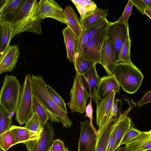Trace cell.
<instances>
[{
  "mask_svg": "<svg viewBox=\"0 0 151 151\" xmlns=\"http://www.w3.org/2000/svg\"><path fill=\"white\" fill-rule=\"evenodd\" d=\"M9 130L12 132L17 144L20 143L25 144L29 140L30 131L24 126L12 125Z\"/></svg>",
  "mask_w": 151,
  "mask_h": 151,
  "instance_id": "cell-26",
  "label": "cell"
},
{
  "mask_svg": "<svg viewBox=\"0 0 151 151\" xmlns=\"http://www.w3.org/2000/svg\"><path fill=\"white\" fill-rule=\"evenodd\" d=\"M32 96L31 76L30 74H27L21 86L16 112L15 119L20 125L25 124L34 112L32 108Z\"/></svg>",
  "mask_w": 151,
  "mask_h": 151,
  "instance_id": "cell-5",
  "label": "cell"
},
{
  "mask_svg": "<svg viewBox=\"0 0 151 151\" xmlns=\"http://www.w3.org/2000/svg\"><path fill=\"white\" fill-rule=\"evenodd\" d=\"M0 94V105L9 114L16 112L21 86L15 76L6 75L4 77Z\"/></svg>",
  "mask_w": 151,
  "mask_h": 151,
  "instance_id": "cell-4",
  "label": "cell"
},
{
  "mask_svg": "<svg viewBox=\"0 0 151 151\" xmlns=\"http://www.w3.org/2000/svg\"><path fill=\"white\" fill-rule=\"evenodd\" d=\"M80 123L78 151H95L97 135L91 128L90 121L86 120Z\"/></svg>",
  "mask_w": 151,
  "mask_h": 151,
  "instance_id": "cell-11",
  "label": "cell"
},
{
  "mask_svg": "<svg viewBox=\"0 0 151 151\" xmlns=\"http://www.w3.org/2000/svg\"><path fill=\"white\" fill-rule=\"evenodd\" d=\"M26 0H2L0 7V19L10 22L22 9Z\"/></svg>",
  "mask_w": 151,
  "mask_h": 151,
  "instance_id": "cell-18",
  "label": "cell"
},
{
  "mask_svg": "<svg viewBox=\"0 0 151 151\" xmlns=\"http://www.w3.org/2000/svg\"><path fill=\"white\" fill-rule=\"evenodd\" d=\"M25 124L24 127L29 131L30 132V140L25 144L28 151H34L40 135L43 131L44 126L35 112H34Z\"/></svg>",
  "mask_w": 151,
  "mask_h": 151,
  "instance_id": "cell-13",
  "label": "cell"
},
{
  "mask_svg": "<svg viewBox=\"0 0 151 151\" xmlns=\"http://www.w3.org/2000/svg\"><path fill=\"white\" fill-rule=\"evenodd\" d=\"M138 10L142 14H145V10L146 9L145 5L142 0H131Z\"/></svg>",
  "mask_w": 151,
  "mask_h": 151,
  "instance_id": "cell-42",
  "label": "cell"
},
{
  "mask_svg": "<svg viewBox=\"0 0 151 151\" xmlns=\"http://www.w3.org/2000/svg\"><path fill=\"white\" fill-rule=\"evenodd\" d=\"M131 45V40L129 33L120 51L117 60L118 63L121 62L127 64H133L130 58Z\"/></svg>",
  "mask_w": 151,
  "mask_h": 151,
  "instance_id": "cell-31",
  "label": "cell"
},
{
  "mask_svg": "<svg viewBox=\"0 0 151 151\" xmlns=\"http://www.w3.org/2000/svg\"><path fill=\"white\" fill-rule=\"evenodd\" d=\"M75 6L79 5L90 8L97 9V5L93 1L89 0H71Z\"/></svg>",
  "mask_w": 151,
  "mask_h": 151,
  "instance_id": "cell-39",
  "label": "cell"
},
{
  "mask_svg": "<svg viewBox=\"0 0 151 151\" xmlns=\"http://www.w3.org/2000/svg\"><path fill=\"white\" fill-rule=\"evenodd\" d=\"M95 64L86 74L81 76L82 83L90 97L93 96L94 89L101 79L98 75Z\"/></svg>",
  "mask_w": 151,
  "mask_h": 151,
  "instance_id": "cell-22",
  "label": "cell"
},
{
  "mask_svg": "<svg viewBox=\"0 0 151 151\" xmlns=\"http://www.w3.org/2000/svg\"><path fill=\"white\" fill-rule=\"evenodd\" d=\"M113 76L123 90L130 94L137 91L144 78L141 71L133 64L122 62L116 65Z\"/></svg>",
  "mask_w": 151,
  "mask_h": 151,
  "instance_id": "cell-3",
  "label": "cell"
},
{
  "mask_svg": "<svg viewBox=\"0 0 151 151\" xmlns=\"http://www.w3.org/2000/svg\"><path fill=\"white\" fill-rule=\"evenodd\" d=\"M116 93L113 92L107 97L97 102L96 111V125L98 131L100 130L111 118V112L113 103L114 100Z\"/></svg>",
  "mask_w": 151,
  "mask_h": 151,
  "instance_id": "cell-12",
  "label": "cell"
},
{
  "mask_svg": "<svg viewBox=\"0 0 151 151\" xmlns=\"http://www.w3.org/2000/svg\"><path fill=\"white\" fill-rule=\"evenodd\" d=\"M32 108L34 112H35L40 121L44 126L50 119L47 111L37 98L33 94Z\"/></svg>",
  "mask_w": 151,
  "mask_h": 151,
  "instance_id": "cell-29",
  "label": "cell"
},
{
  "mask_svg": "<svg viewBox=\"0 0 151 151\" xmlns=\"http://www.w3.org/2000/svg\"><path fill=\"white\" fill-rule=\"evenodd\" d=\"M151 102V90L146 92L142 98L137 102V105L139 107Z\"/></svg>",
  "mask_w": 151,
  "mask_h": 151,
  "instance_id": "cell-40",
  "label": "cell"
},
{
  "mask_svg": "<svg viewBox=\"0 0 151 151\" xmlns=\"http://www.w3.org/2000/svg\"><path fill=\"white\" fill-rule=\"evenodd\" d=\"M120 86L113 76L108 75L101 78L94 89L93 101L96 103L113 92L119 93Z\"/></svg>",
  "mask_w": 151,
  "mask_h": 151,
  "instance_id": "cell-8",
  "label": "cell"
},
{
  "mask_svg": "<svg viewBox=\"0 0 151 151\" xmlns=\"http://www.w3.org/2000/svg\"><path fill=\"white\" fill-rule=\"evenodd\" d=\"M145 14L148 16L151 19V11L149 9H146L145 11Z\"/></svg>",
  "mask_w": 151,
  "mask_h": 151,
  "instance_id": "cell-47",
  "label": "cell"
},
{
  "mask_svg": "<svg viewBox=\"0 0 151 151\" xmlns=\"http://www.w3.org/2000/svg\"><path fill=\"white\" fill-rule=\"evenodd\" d=\"M47 151H69V150L67 147L64 150H58L53 149L50 147Z\"/></svg>",
  "mask_w": 151,
  "mask_h": 151,
  "instance_id": "cell-46",
  "label": "cell"
},
{
  "mask_svg": "<svg viewBox=\"0 0 151 151\" xmlns=\"http://www.w3.org/2000/svg\"><path fill=\"white\" fill-rule=\"evenodd\" d=\"M130 109L119 114L116 122L114 133L115 144L114 151L118 149L121 145L122 139L127 132L130 128L131 119L127 116Z\"/></svg>",
  "mask_w": 151,
  "mask_h": 151,
  "instance_id": "cell-16",
  "label": "cell"
},
{
  "mask_svg": "<svg viewBox=\"0 0 151 151\" xmlns=\"http://www.w3.org/2000/svg\"><path fill=\"white\" fill-rule=\"evenodd\" d=\"M115 130V127L113 134L109 140L106 151H114L115 144V141L114 136Z\"/></svg>",
  "mask_w": 151,
  "mask_h": 151,
  "instance_id": "cell-44",
  "label": "cell"
},
{
  "mask_svg": "<svg viewBox=\"0 0 151 151\" xmlns=\"http://www.w3.org/2000/svg\"><path fill=\"white\" fill-rule=\"evenodd\" d=\"M117 151H129L126 147V146H124L118 149Z\"/></svg>",
  "mask_w": 151,
  "mask_h": 151,
  "instance_id": "cell-48",
  "label": "cell"
},
{
  "mask_svg": "<svg viewBox=\"0 0 151 151\" xmlns=\"http://www.w3.org/2000/svg\"><path fill=\"white\" fill-rule=\"evenodd\" d=\"M67 26L69 27L77 37L81 35L83 28L73 8L68 5L64 9Z\"/></svg>",
  "mask_w": 151,
  "mask_h": 151,
  "instance_id": "cell-24",
  "label": "cell"
},
{
  "mask_svg": "<svg viewBox=\"0 0 151 151\" xmlns=\"http://www.w3.org/2000/svg\"><path fill=\"white\" fill-rule=\"evenodd\" d=\"M147 151H151V149L149 150H147Z\"/></svg>",
  "mask_w": 151,
  "mask_h": 151,
  "instance_id": "cell-49",
  "label": "cell"
},
{
  "mask_svg": "<svg viewBox=\"0 0 151 151\" xmlns=\"http://www.w3.org/2000/svg\"><path fill=\"white\" fill-rule=\"evenodd\" d=\"M145 4L147 9H151V0H142Z\"/></svg>",
  "mask_w": 151,
  "mask_h": 151,
  "instance_id": "cell-45",
  "label": "cell"
},
{
  "mask_svg": "<svg viewBox=\"0 0 151 151\" xmlns=\"http://www.w3.org/2000/svg\"><path fill=\"white\" fill-rule=\"evenodd\" d=\"M108 13V9H103L98 8L93 13L80 21V24L82 28L87 29L100 20L106 18Z\"/></svg>",
  "mask_w": 151,
  "mask_h": 151,
  "instance_id": "cell-25",
  "label": "cell"
},
{
  "mask_svg": "<svg viewBox=\"0 0 151 151\" xmlns=\"http://www.w3.org/2000/svg\"><path fill=\"white\" fill-rule=\"evenodd\" d=\"M118 118L110 119L100 130H98L95 151H106L109 140L114 130Z\"/></svg>",
  "mask_w": 151,
  "mask_h": 151,
  "instance_id": "cell-17",
  "label": "cell"
},
{
  "mask_svg": "<svg viewBox=\"0 0 151 151\" xmlns=\"http://www.w3.org/2000/svg\"><path fill=\"white\" fill-rule=\"evenodd\" d=\"M39 2V15L43 20L51 18L67 25L64 10L53 0H40Z\"/></svg>",
  "mask_w": 151,
  "mask_h": 151,
  "instance_id": "cell-9",
  "label": "cell"
},
{
  "mask_svg": "<svg viewBox=\"0 0 151 151\" xmlns=\"http://www.w3.org/2000/svg\"><path fill=\"white\" fill-rule=\"evenodd\" d=\"M88 40L87 29L83 28L81 34L79 37H76L75 42V58L80 55Z\"/></svg>",
  "mask_w": 151,
  "mask_h": 151,
  "instance_id": "cell-33",
  "label": "cell"
},
{
  "mask_svg": "<svg viewBox=\"0 0 151 151\" xmlns=\"http://www.w3.org/2000/svg\"><path fill=\"white\" fill-rule=\"evenodd\" d=\"M129 33V25L117 21L111 22L108 27L106 37L114 49L117 62L121 48Z\"/></svg>",
  "mask_w": 151,
  "mask_h": 151,
  "instance_id": "cell-7",
  "label": "cell"
},
{
  "mask_svg": "<svg viewBox=\"0 0 151 151\" xmlns=\"http://www.w3.org/2000/svg\"><path fill=\"white\" fill-rule=\"evenodd\" d=\"M70 96V100L67 104L71 112L84 113L90 95L83 85L81 76L76 71Z\"/></svg>",
  "mask_w": 151,
  "mask_h": 151,
  "instance_id": "cell-6",
  "label": "cell"
},
{
  "mask_svg": "<svg viewBox=\"0 0 151 151\" xmlns=\"http://www.w3.org/2000/svg\"><path fill=\"white\" fill-rule=\"evenodd\" d=\"M133 6V4L131 0H129L127 4L125 7L123 13L117 21L123 23L126 25H128V20L131 14Z\"/></svg>",
  "mask_w": 151,
  "mask_h": 151,
  "instance_id": "cell-35",
  "label": "cell"
},
{
  "mask_svg": "<svg viewBox=\"0 0 151 151\" xmlns=\"http://www.w3.org/2000/svg\"><path fill=\"white\" fill-rule=\"evenodd\" d=\"M107 28L99 35L88 40L80 55L96 64H100L101 51L106 37Z\"/></svg>",
  "mask_w": 151,
  "mask_h": 151,
  "instance_id": "cell-10",
  "label": "cell"
},
{
  "mask_svg": "<svg viewBox=\"0 0 151 151\" xmlns=\"http://www.w3.org/2000/svg\"><path fill=\"white\" fill-rule=\"evenodd\" d=\"M14 31L11 23L8 20L0 19V55L10 45V42Z\"/></svg>",
  "mask_w": 151,
  "mask_h": 151,
  "instance_id": "cell-21",
  "label": "cell"
},
{
  "mask_svg": "<svg viewBox=\"0 0 151 151\" xmlns=\"http://www.w3.org/2000/svg\"><path fill=\"white\" fill-rule=\"evenodd\" d=\"M46 88L49 94L55 104L63 110L68 113L66 104L61 97L49 85H46Z\"/></svg>",
  "mask_w": 151,
  "mask_h": 151,
  "instance_id": "cell-34",
  "label": "cell"
},
{
  "mask_svg": "<svg viewBox=\"0 0 151 151\" xmlns=\"http://www.w3.org/2000/svg\"><path fill=\"white\" fill-rule=\"evenodd\" d=\"M95 64H97L81 55L75 58L74 63L76 71L81 76L86 74Z\"/></svg>",
  "mask_w": 151,
  "mask_h": 151,
  "instance_id": "cell-27",
  "label": "cell"
},
{
  "mask_svg": "<svg viewBox=\"0 0 151 151\" xmlns=\"http://www.w3.org/2000/svg\"><path fill=\"white\" fill-rule=\"evenodd\" d=\"M17 144L12 132L9 130L0 134V147L3 151H7Z\"/></svg>",
  "mask_w": 151,
  "mask_h": 151,
  "instance_id": "cell-32",
  "label": "cell"
},
{
  "mask_svg": "<svg viewBox=\"0 0 151 151\" xmlns=\"http://www.w3.org/2000/svg\"><path fill=\"white\" fill-rule=\"evenodd\" d=\"M62 32L66 49L67 58L70 62L74 63L75 56V42L77 37L68 26L65 27Z\"/></svg>",
  "mask_w": 151,
  "mask_h": 151,
  "instance_id": "cell-23",
  "label": "cell"
},
{
  "mask_svg": "<svg viewBox=\"0 0 151 151\" xmlns=\"http://www.w3.org/2000/svg\"><path fill=\"white\" fill-rule=\"evenodd\" d=\"M90 97L89 102L86 107L85 112L86 114L85 116V117H88L89 118L90 125L96 134L98 135L99 133L98 131L96 130L93 126V109L92 104V97L91 96Z\"/></svg>",
  "mask_w": 151,
  "mask_h": 151,
  "instance_id": "cell-37",
  "label": "cell"
},
{
  "mask_svg": "<svg viewBox=\"0 0 151 151\" xmlns=\"http://www.w3.org/2000/svg\"><path fill=\"white\" fill-rule=\"evenodd\" d=\"M125 146L129 151H147L151 149V132H142L139 135Z\"/></svg>",
  "mask_w": 151,
  "mask_h": 151,
  "instance_id": "cell-19",
  "label": "cell"
},
{
  "mask_svg": "<svg viewBox=\"0 0 151 151\" xmlns=\"http://www.w3.org/2000/svg\"><path fill=\"white\" fill-rule=\"evenodd\" d=\"M121 100L117 98L114 100L112 106L111 112V118H118L117 116L119 111L118 103Z\"/></svg>",
  "mask_w": 151,
  "mask_h": 151,
  "instance_id": "cell-41",
  "label": "cell"
},
{
  "mask_svg": "<svg viewBox=\"0 0 151 151\" xmlns=\"http://www.w3.org/2000/svg\"><path fill=\"white\" fill-rule=\"evenodd\" d=\"M75 6L80 15V21L93 13L97 9L87 8L79 5H76Z\"/></svg>",
  "mask_w": 151,
  "mask_h": 151,
  "instance_id": "cell-38",
  "label": "cell"
},
{
  "mask_svg": "<svg viewBox=\"0 0 151 151\" xmlns=\"http://www.w3.org/2000/svg\"><path fill=\"white\" fill-rule=\"evenodd\" d=\"M13 115L8 114L0 105V134L9 129L12 126Z\"/></svg>",
  "mask_w": 151,
  "mask_h": 151,
  "instance_id": "cell-30",
  "label": "cell"
},
{
  "mask_svg": "<svg viewBox=\"0 0 151 151\" xmlns=\"http://www.w3.org/2000/svg\"><path fill=\"white\" fill-rule=\"evenodd\" d=\"M149 9V10H150V11H151V9Z\"/></svg>",
  "mask_w": 151,
  "mask_h": 151,
  "instance_id": "cell-51",
  "label": "cell"
},
{
  "mask_svg": "<svg viewBox=\"0 0 151 151\" xmlns=\"http://www.w3.org/2000/svg\"><path fill=\"white\" fill-rule=\"evenodd\" d=\"M150 132H151V130L149 131Z\"/></svg>",
  "mask_w": 151,
  "mask_h": 151,
  "instance_id": "cell-50",
  "label": "cell"
},
{
  "mask_svg": "<svg viewBox=\"0 0 151 151\" xmlns=\"http://www.w3.org/2000/svg\"><path fill=\"white\" fill-rule=\"evenodd\" d=\"M44 129L34 151H47L52 145L55 137V131L52 125L47 122Z\"/></svg>",
  "mask_w": 151,
  "mask_h": 151,
  "instance_id": "cell-20",
  "label": "cell"
},
{
  "mask_svg": "<svg viewBox=\"0 0 151 151\" xmlns=\"http://www.w3.org/2000/svg\"><path fill=\"white\" fill-rule=\"evenodd\" d=\"M117 63L114 49L106 37L101 51L100 64L103 67L108 75L113 76Z\"/></svg>",
  "mask_w": 151,
  "mask_h": 151,
  "instance_id": "cell-14",
  "label": "cell"
},
{
  "mask_svg": "<svg viewBox=\"0 0 151 151\" xmlns=\"http://www.w3.org/2000/svg\"><path fill=\"white\" fill-rule=\"evenodd\" d=\"M32 94L43 106L50 117L51 123L60 122L63 127H70L73 124L68 116V113L63 110L54 101L49 94L46 88L45 81L41 75L31 76Z\"/></svg>",
  "mask_w": 151,
  "mask_h": 151,
  "instance_id": "cell-1",
  "label": "cell"
},
{
  "mask_svg": "<svg viewBox=\"0 0 151 151\" xmlns=\"http://www.w3.org/2000/svg\"><path fill=\"white\" fill-rule=\"evenodd\" d=\"M141 132L133 127H130L124 136L121 143V145L126 144L128 143L139 135Z\"/></svg>",
  "mask_w": 151,
  "mask_h": 151,
  "instance_id": "cell-36",
  "label": "cell"
},
{
  "mask_svg": "<svg viewBox=\"0 0 151 151\" xmlns=\"http://www.w3.org/2000/svg\"><path fill=\"white\" fill-rule=\"evenodd\" d=\"M111 23L106 18L102 19L87 29L88 40L102 33L107 28Z\"/></svg>",
  "mask_w": 151,
  "mask_h": 151,
  "instance_id": "cell-28",
  "label": "cell"
},
{
  "mask_svg": "<svg viewBox=\"0 0 151 151\" xmlns=\"http://www.w3.org/2000/svg\"><path fill=\"white\" fill-rule=\"evenodd\" d=\"M20 52L18 45H10L0 55V74L11 72L16 67Z\"/></svg>",
  "mask_w": 151,
  "mask_h": 151,
  "instance_id": "cell-15",
  "label": "cell"
},
{
  "mask_svg": "<svg viewBox=\"0 0 151 151\" xmlns=\"http://www.w3.org/2000/svg\"><path fill=\"white\" fill-rule=\"evenodd\" d=\"M51 147L56 150H63L66 148L63 142L58 139H54Z\"/></svg>",
  "mask_w": 151,
  "mask_h": 151,
  "instance_id": "cell-43",
  "label": "cell"
},
{
  "mask_svg": "<svg viewBox=\"0 0 151 151\" xmlns=\"http://www.w3.org/2000/svg\"><path fill=\"white\" fill-rule=\"evenodd\" d=\"M39 2L37 0H26L22 9L10 22L13 27L12 37L24 32L42 33L41 19L39 15Z\"/></svg>",
  "mask_w": 151,
  "mask_h": 151,
  "instance_id": "cell-2",
  "label": "cell"
}]
</instances>
